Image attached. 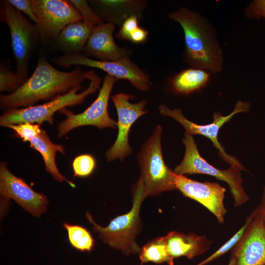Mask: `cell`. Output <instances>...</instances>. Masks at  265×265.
<instances>
[{
  "label": "cell",
  "instance_id": "f546056e",
  "mask_svg": "<svg viewBox=\"0 0 265 265\" xmlns=\"http://www.w3.org/2000/svg\"><path fill=\"white\" fill-rule=\"evenodd\" d=\"M16 9L26 15L36 24L37 19L32 3V0H8Z\"/></svg>",
  "mask_w": 265,
  "mask_h": 265
},
{
  "label": "cell",
  "instance_id": "484cf974",
  "mask_svg": "<svg viewBox=\"0 0 265 265\" xmlns=\"http://www.w3.org/2000/svg\"><path fill=\"white\" fill-rule=\"evenodd\" d=\"M41 124L25 123L9 125L5 127L12 129L15 132V135L21 138L23 141L29 142L41 132L42 129Z\"/></svg>",
  "mask_w": 265,
  "mask_h": 265
},
{
  "label": "cell",
  "instance_id": "44dd1931",
  "mask_svg": "<svg viewBox=\"0 0 265 265\" xmlns=\"http://www.w3.org/2000/svg\"><path fill=\"white\" fill-rule=\"evenodd\" d=\"M139 258L142 264L166 263L168 265H174V259L167 252L165 236L153 239L143 246L139 252Z\"/></svg>",
  "mask_w": 265,
  "mask_h": 265
},
{
  "label": "cell",
  "instance_id": "4316f807",
  "mask_svg": "<svg viewBox=\"0 0 265 265\" xmlns=\"http://www.w3.org/2000/svg\"><path fill=\"white\" fill-rule=\"evenodd\" d=\"M70 1L81 15L83 21L95 26L104 23L93 11L88 3L83 0H70Z\"/></svg>",
  "mask_w": 265,
  "mask_h": 265
},
{
  "label": "cell",
  "instance_id": "2e32d148",
  "mask_svg": "<svg viewBox=\"0 0 265 265\" xmlns=\"http://www.w3.org/2000/svg\"><path fill=\"white\" fill-rule=\"evenodd\" d=\"M113 23H103L94 26L83 51L97 60L114 61L127 56L126 51L115 43Z\"/></svg>",
  "mask_w": 265,
  "mask_h": 265
},
{
  "label": "cell",
  "instance_id": "4dcf8cb0",
  "mask_svg": "<svg viewBox=\"0 0 265 265\" xmlns=\"http://www.w3.org/2000/svg\"><path fill=\"white\" fill-rule=\"evenodd\" d=\"M148 31L141 27H137L131 35L129 41L134 43L144 42L147 39Z\"/></svg>",
  "mask_w": 265,
  "mask_h": 265
},
{
  "label": "cell",
  "instance_id": "e0dca14e",
  "mask_svg": "<svg viewBox=\"0 0 265 265\" xmlns=\"http://www.w3.org/2000/svg\"><path fill=\"white\" fill-rule=\"evenodd\" d=\"M165 238L167 252L173 259L182 256L192 259L206 252L212 243L205 236L176 231L169 232Z\"/></svg>",
  "mask_w": 265,
  "mask_h": 265
},
{
  "label": "cell",
  "instance_id": "5b68a950",
  "mask_svg": "<svg viewBox=\"0 0 265 265\" xmlns=\"http://www.w3.org/2000/svg\"><path fill=\"white\" fill-rule=\"evenodd\" d=\"M89 81L88 86L80 92L79 91L81 89V86H77L44 104L7 110L0 117V125L5 127L12 124H42L44 122L53 125L55 112L67 106L82 103L88 95L100 88L102 79L95 73Z\"/></svg>",
  "mask_w": 265,
  "mask_h": 265
},
{
  "label": "cell",
  "instance_id": "603a6c76",
  "mask_svg": "<svg viewBox=\"0 0 265 265\" xmlns=\"http://www.w3.org/2000/svg\"><path fill=\"white\" fill-rule=\"evenodd\" d=\"M72 166L74 177L85 178L93 172L96 166V161L92 155L84 154L75 157Z\"/></svg>",
  "mask_w": 265,
  "mask_h": 265
},
{
  "label": "cell",
  "instance_id": "7a4b0ae2",
  "mask_svg": "<svg viewBox=\"0 0 265 265\" xmlns=\"http://www.w3.org/2000/svg\"><path fill=\"white\" fill-rule=\"evenodd\" d=\"M170 19L179 23L184 31L185 61L193 68L211 73L220 72L224 55L216 30L199 13L182 7L169 13Z\"/></svg>",
  "mask_w": 265,
  "mask_h": 265
},
{
  "label": "cell",
  "instance_id": "30bf717a",
  "mask_svg": "<svg viewBox=\"0 0 265 265\" xmlns=\"http://www.w3.org/2000/svg\"><path fill=\"white\" fill-rule=\"evenodd\" d=\"M251 105L248 102L238 101L233 111L229 115L223 116L219 112L213 113V120L212 123L206 125H198L186 119L182 113L180 108L170 109L164 104L159 106V109L161 114L169 116L180 123L186 130V132L190 135L200 134L209 139L214 146L218 149L219 157L230 165H235L242 171H246L242 164L235 157L227 154L223 147L218 140L219 130L222 126L236 114L240 112H247L250 108Z\"/></svg>",
  "mask_w": 265,
  "mask_h": 265
},
{
  "label": "cell",
  "instance_id": "d4e9b609",
  "mask_svg": "<svg viewBox=\"0 0 265 265\" xmlns=\"http://www.w3.org/2000/svg\"><path fill=\"white\" fill-rule=\"evenodd\" d=\"M252 216L251 214L248 216L246 219L245 222L244 223V225L233 235L231 238H230L226 242H225L222 246H221L211 256L196 265H207L217 258L223 255L231 249L233 248L242 236Z\"/></svg>",
  "mask_w": 265,
  "mask_h": 265
},
{
  "label": "cell",
  "instance_id": "d6986e66",
  "mask_svg": "<svg viewBox=\"0 0 265 265\" xmlns=\"http://www.w3.org/2000/svg\"><path fill=\"white\" fill-rule=\"evenodd\" d=\"M29 146L39 152L42 155L46 171L50 173L54 180L59 182H66L72 187L76 185L62 175L58 169L55 162L57 152L65 154L64 146L61 144H55L52 142L46 131L42 129L39 134L29 142Z\"/></svg>",
  "mask_w": 265,
  "mask_h": 265
},
{
  "label": "cell",
  "instance_id": "52a82bcc",
  "mask_svg": "<svg viewBox=\"0 0 265 265\" xmlns=\"http://www.w3.org/2000/svg\"><path fill=\"white\" fill-rule=\"evenodd\" d=\"M185 152L182 162L173 171L178 175L202 174L213 176L225 182L229 186L234 199V206L239 207L249 200L243 186L241 171L235 165H230L226 169H220L210 164L200 154L192 135L185 134L183 140Z\"/></svg>",
  "mask_w": 265,
  "mask_h": 265
},
{
  "label": "cell",
  "instance_id": "4fadbf2b",
  "mask_svg": "<svg viewBox=\"0 0 265 265\" xmlns=\"http://www.w3.org/2000/svg\"><path fill=\"white\" fill-rule=\"evenodd\" d=\"M0 193L2 200H14L35 217H40L47 211V197L35 191L23 179L12 174L5 161L0 162Z\"/></svg>",
  "mask_w": 265,
  "mask_h": 265
},
{
  "label": "cell",
  "instance_id": "9c48e42d",
  "mask_svg": "<svg viewBox=\"0 0 265 265\" xmlns=\"http://www.w3.org/2000/svg\"><path fill=\"white\" fill-rule=\"evenodd\" d=\"M51 61L58 66L65 68L74 65L98 68L117 80H128L133 86L141 91L148 90L151 85L149 77L128 56L114 61H103L78 53L55 56Z\"/></svg>",
  "mask_w": 265,
  "mask_h": 265
},
{
  "label": "cell",
  "instance_id": "9a60e30c",
  "mask_svg": "<svg viewBox=\"0 0 265 265\" xmlns=\"http://www.w3.org/2000/svg\"><path fill=\"white\" fill-rule=\"evenodd\" d=\"M242 236L233 248L236 265H265V228L253 212Z\"/></svg>",
  "mask_w": 265,
  "mask_h": 265
},
{
  "label": "cell",
  "instance_id": "7402d4cb",
  "mask_svg": "<svg viewBox=\"0 0 265 265\" xmlns=\"http://www.w3.org/2000/svg\"><path fill=\"white\" fill-rule=\"evenodd\" d=\"M71 245L78 251L89 252L94 247V239L90 232L85 227L76 224L64 223Z\"/></svg>",
  "mask_w": 265,
  "mask_h": 265
},
{
  "label": "cell",
  "instance_id": "3957f363",
  "mask_svg": "<svg viewBox=\"0 0 265 265\" xmlns=\"http://www.w3.org/2000/svg\"><path fill=\"white\" fill-rule=\"evenodd\" d=\"M132 192V206L131 210L112 219L106 227H102L95 223L91 215L86 212L88 221L93 225V231L99 233L101 239L111 247L126 254L139 253L141 250L135 238L140 231L139 213L146 196L138 181L133 187Z\"/></svg>",
  "mask_w": 265,
  "mask_h": 265
},
{
  "label": "cell",
  "instance_id": "8992f818",
  "mask_svg": "<svg viewBox=\"0 0 265 265\" xmlns=\"http://www.w3.org/2000/svg\"><path fill=\"white\" fill-rule=\"evenodd\" d=\"M0 20L8 26L16 66V74L25 82L28 79V67L33 52L41 41L39 29L8 1H0Z\"/></svg>",
  "mask_w": 265,
  "mask_h": 265
},
{
  "label": "cell",
  "instance_id": "5bb4252c",
  "mask_svg": "<svg viewBox=\"0 0 265 265\" xmlns=\"http://www.w3.org/2000/svg\"><path fill=\"white\" fill-rule=\"evenodd\" d=\"M176 186L184 196L197 201L223 223L227 212L224 200L226 189L216 183L200 182L176 174Z\"/></svg>",
  "mask_w": 265,
  "mask_h": 265
},
{
  "label": "cell",
  "instance_id": "f1b7e54d",
  "mask_svg": "<svg viewBox=\"0 0 265 265\" xmlns=\"http://www.w3.org/2000/svg\"><path fill=\"white\" fill-rule=\"evenodd\" d=\"M245 15L250 19H265V0H254L246 7Z\"/></svg>",
  "mask_w": 265,
  "mask_h": 265
},
{
  "label": "cell",
  "instance_id": "1f68e13d",
  "mask_svg": "<svg viewBox=\"0 0 265 265\" xmlns=\"http://www.w3.org/2000/svg\"><path fill=\"white\" fill-rule=\"evenodd\" d=\"M253 212L260 218L265 228V186L261 202Z\"/></svg>",
  "mask_w": 265,
  "mask_h": 265
},
{
  "label": "cell",
  "instance_id": "7c38bea8",
  "mask_svg": "<svg viewBox=\"0 0 265 265\" xmlns=\"http://www.w3.org/2000/svg\"><path fill=\"white\" fill-rule=\"evenodd\" d=\"M134 97L122 93L112 96L118 115L117 127L118 132L115 141L106 153V157L108 161L116 159L123 160L132 152L129 142L131 128L139 117L147 113L145 110L147 101L143 100L136 103H131L130 99Z\"/></svg>",
  "mask_w": 265,
  "mask_h": 265
},
{
  "label": "cell",
  "instance_id": "ffe728a7",
  "mask_svg": "<svg viewBox=\"0 0 265 265\" xmlns=\"http://www.w3.org/2000/svg\"><path fill=\"white\" fill-rule=\"evenodd\" d=\"M211 73L196 68L182 71L173 76L169 81L172 91L176 94L189 95L199 91L210 81Z\"/></svg>",
  "mask_w": 265,
  "mask_h": 265
},
{
  "label": "cell",
  "instance_id": "277c9868",
  "mask_svg": "<svg viewBox=\"0 0 265 265\" xmlns=\"http://www.w3.org/2000/svg\"><path fill=\"white\" fill-rule=\"evenodd\" d=\"M162 129L157 125L138 155L142 185L146 197L176 189V174L165 164L162 154Z\"/></svg>",
  "mask_w": 265,
  "mask_h": 265
},
{
  "label": "cell",
  "instance_id": "83f0119b",
  "mask_svg": "<svg viewBox=\"0 0 265 265\" xmlns=\"http://www.w3.org/2000/svg\"><path fill=\"white\" fill-rule=\"evenodd\" d=\"M138 27L137 16L130 15L125 19L116 36L119 39L129 40L132 33Z\"/></svg>",
  "mask_w": 265,
  "mask_h": 265
},
{
  "label": "cell",
  "instance_id": "ba28073f",
  "mask_svg": "<svg viewBox=\"0 0 265 265\" xmlns=\"http://www.w3.org/2000/svg\"><path fill=\"white\" fill-rule=\"evenodd\" d=\"M115 78L106 74L97 98L84 111L74 114L64 108L59 112L66 116V119L57 126V136L62 137L72 130L84 126H94L99 129L117 127V122L112 119L108 112V103Z\"/></svg>",
  "mask_w": 265,
  "mask_h": 265
},
{
  "label": "cell",
  "instance_id": "cb8c5ba5",
  "mask_svg": "<svg viewBox=\"0 0 265 265\" xmlns=\"http://www.w3.org/2000/svg\"><path fill=\"white\" fill-rule=\"evenodd\" d=\"M23 81L15 72L1 65L0 67V91L13 93L24 83Z\"/></svg>",
  "mask_w": 265,
  "mask_h": 265
},
{
  "label": "cell",
  "instance_id": "6da1fadb",
  "mask_svg": "<svg viewBox=\"0 0 265 265\" xmlns=\"http://www.w3.org/2000/svg\"><path fill=\"white\" fill-rule=\"evenodd\" d=\"M95 73L77 67L69 72L58 70L43 56L38 57L32 75L15 92L0 96V107L5 111L33 106L41 100H51L80 86Z\"/></svg>",
  "mask_w": 265,
  "mask_h": 265
},
{
  "label": "cell",
  "instance_id": "ac0fdd59",
  "mask_svg": "<svg viewBox=\"0 0 265 265\" xmlns=\"http://www.w3.org/2000/svg\"><path fill=\"white\" fill-rule=\"evenodd\" d=\"M94 27L84 21L70 24L60 32L55 43L63 54L80 53Z\"/></svg>",
  "mask_w": 265,
  "mask_h": 265
},
{
  "label": "cell",
  "instance_id": "d6a6232c",
  "mask_svg": "<svg viewBox=\"0 0 265 265\" xmlns=\"http://www.w3.org/2000/svg\"><path fill=\"white\" fill-rule=\"evenodd\" d=\"M228 265H236V259L231 256Z\"/></svg>",
  "mask_w": 265,
  "mask_h": 265
},
{
  "label": "cell",
  "instance_id": "8fae6325",
  "mask_svg": "<svg viewBox=\"0 0 265 265\" xmlns=\"http://www.w3.org/2000/svg\"><path fill=\"white\" fill-rule=\"evenodd\" d=\"M41 41H55L68 25L83 21L78 10L66 0H32Z\"/></svg>",
  "mask_w": 265,
  "mask_h": 265
}]
</instances>
